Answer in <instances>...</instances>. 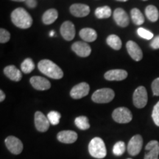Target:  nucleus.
Returning <instances> with one entry per match:
<instances>
[{
	"label": "nucleus",
	"instance_id": "f257e3e1",
	"mask_svg": "<svg viewBox=\"0 0 159 159\" xmlns=\"http://www.w3.org/2000/svg\"><path fill=\"white\" fill-rule=\"evenodd\" d=\"M11 21L13 25L21 29H28L33 25V18L22 7H18L12 12Z\"/></svg>",
	"mask_w": 159,
	"mask_h": 159
},
{
	"label": "nucleus",
	"instance_id": "f03ea898",
	"mask_svg": "<svg viewBox=\"0 0 159 159\" xmlns=\"http://www.w3.org/2000/svg\"><path fill=\"white\" fill-rule=\"evenodd\" d=\"M39 71L50 78L59 80L63 77V71L56 63L50 60H42L38 63Z\"/></svg>",
	"mask_w": 159,
	"mask_h": 159
},
{
	"label": "nucleus",
	"instance_id": "7ed1b4c3",
	"mask_svg": "<svg viewBox=\"0 0 159 159\" xmlns=\"http://www.w3.org/2000/svg\"><path fill=\"white\" fill-rule=\"evenodd\" d=\"M89 152L95 158H105L107 155V150L102 139L99 137H95L91 139L89 144Z\"/></svg>",
	"mask_w": 159,
	"mask_h": 159
},
{
	"label": "nucleus",
	"instance_id": "20e7f679",
	"mask_svg": "<svg viewBox=\"0 0 159 159\" xmlns=\"http://www.w3.org/2000/svg\"><path fill=\"white\" fill-rule=\"evenodd\" d=\"M114 90L108 88H103L95 91L91 97V99L96 103H108L114 99Z\"/></svg>",
	"mask_w": 159,
	"mask_h": 159
},
{
	"label": "nucleus",
	"instance_id": "39448f33",
	"mask_svg": "<svg viewBox=\"0 0 159 159\" xmlns=\"http://www.w3.org/2000/svg\"><path fill=\"white\" fill-rule=\"evenodd\" d=\"M148 100V91L144 86H139L133 95V102L137 108H143L146 106Z\"/></svg>",
	"mask_w": 159,
	"mask_h": 159
},
{
	"label": "nucleus",
	"instance_id": "423d86ee",
	"mask_svg": "<svg viewBox=\"0 0 159 159\" xmlns=\"http://www.w3.org/2000/svg\"><path fill=\"white\" fill-rule=\"evenodd\" d=\"M112 118L115 122L120 124H126L132 120L133 114L128 108L125 107L117 108L113 111Z\"/></svg>",
	"mask_w": 159,
	"mask_h": 159
},
{
	"label": "nucleus",
	"instance_id": "0eeeda50",
	"mask_svg": "<svg viewBox=\"0 0 159 159\" xmlns=\"http://www.w3.org/2000/svg\"><path fill=\"white\" fill-rule=\"evenodd\" d=\"M143 147V138L141 135H135L130 139L128 144V152L132 156H137Z\"/></svg>",
	"mask_w": 159,
	"mask_h": 159
},
{
	"label": "nucleus",
	"instance_id": "6e6552de",
	"mask_svg": "<svg viewBox=\"0 0 159 159\" xmlns=\"http://www.w3.org/2000/svg\"><path fill=\"white\" fill-rule=\"evenodd\" d=\"M5 145L10 152L13 154L19 155L23 150V144L21 141L16 137L10 136L7 137L5 141Z\"/></svg>",
	"mask_w": 159,
	"mask_h": 159
},
{
	"label": "nucleus",
	"instance_id": "1a4fd4ad",
	"mask_svg": "<svg viewBox=\"0 0 159 159\" xmlns=\"http://www.w3.org/2000/svg\"><path fill=\"white\" fill-rule=\"evenodd\" d=\"M90 91V86L87 83L83 82L75 85L70 91V96L75 99L83 98L89 94Z\"/></svg>",
	"mask_w": 159,
	"mask_h": 159
},
{
	"label": "nucleus",
	"instance_id": "9d476101",
	"mask_svg": "<svg viewBox=\"0 0 159 159\" xmlns=\"http://www.w3.org/2000/svg\"><path fill=\"white\" fill-rule=\"evenodd\" d=\"M49 122L47 116H44L41 111H36L35 114V126L39 132H46L49 128Z\"/></svg>",
	"mask_w": 159,
	"mask_h": 159
},
{
	"label": "nucleus",
	"instance_id": "9b49d317",
	"mask_svg": "<svg viewBox=\"0 0 159 159\" xmlns=\"http://www.w3.org/2000/svg\"><path fill=\"white\" fill-rule=\"evenodd\" d=\"M61 34L66 41H71L75 36V27L74 24L69 21H66L61 27Z\"/></svg>",
	"mask_w": 159,
	"mask_h": 159
},
{
	"label": "nucleus",
	"instance_id": "f8f14e48",
	"mask_svg": "<svg viewBox=\"0 0 159 159\" xmlns=\"http://www.w3.org/2000/svg\"><path fill=\"white\" fill-rule=\"evenodd\" d=\"M126 48L131 58L136 61H140L143 57V52L140 47L133 41H128L126 43Z\"/></svg>",
	"mask_w": 159,
	"mask_h": 159
},
{
	"label": "nucleus",
	"instance_id": "ddd939ff",
	"mask_svg": "<svg viewBox=\"0 0 159 159\" xmlns=\"http://www.w3.org/2000/svg\"><path fill=\"white\" fill-rule=\"evenodd\" d=\"M71 49L80 57H86L90 55L91 49L88 43L83 41H76L71 46Z\"/></svg>",
	"mask_w": 159,
	"mask_h": 159
},
{
	"label": "nucleus",
	"instance_id": "4468645a",
	"mask_svg": "<svg viewBox=\"0 0 159 159\" xmlns=\"http://www.w3.org/2000/svg\"><path fill=\"white\" fill-rule=\"evenodd\" d=\"M30 82L33 88L39 91L48 90L51 88L50 82L43 77L34 76L31 77Z\"/></svg>",
	"mask_w": 159,
	"mask_h": 159
},
{
	"label": "nucleus",
	"instance_id": "2eb2a0df",
	"mask_svg": "<svg viewBox=\"0 0 159 159\" xmlns=\"http://www.w3.org/2000/svg\"><path fill=\"white\" fill-rule=\"evenodd\" d=\"M147 152L144 155V159H158L159 142L156 140H152L145 147Z\"/></svg>",
	"mask_w": 159,
	"mask_h": 159
},
{
	"label": "nucleus",
	"instance_id": "dca6fc26",
	"mask_svg": "<svg viewBox=\"0 0 159 159\" xmlns=\"http://www.w3.org/2000/svg\"><path fill=\"white\" fill-rule=\"evenodd\" d=\"M70 13L71 15H73L75 17H85L88 16L90 13V7L89 6L85 4L76 3L73 4L72 5L70 6L69 8Z\"/></svg>",
	"mask_w": 159,
	"mask_h": 159
},
{
	"label": "nucleus",
	"instance_id": "f3484780",
	"mask_svg": "<svg viewBox=\"0 0 159 159\" xmlns=\"http://www.w3.org/2000/svg\"><path fill=\"white\" fill-rule=\"evenodd\" d=\"M114 19L116 25L121 27H126L130 23L128 15L122 8H116L114 12Z\"/></svg>",
	"mask_w": 159,
	"mask_h": 159
},
{
	"label": "nucleus",
	"instance_id": "a211bd4d",
	"mask_svg": "<svg viewBox=\"0 0 159 159\" xmlns=\"http://www.w3.org/2000/svg\"><path fill=\"white\" fill-rule=\"evenodd\" d=\"M128 72L124 69H111L105 73V79L109 81H121L128 77Z\"/></svg>",
	"mask_w": 159,
	"mask_h": 159
},
{
	"label": "nucleus",
	"instance_id": "6ab92c4d",
	"mask_svg": "<svg viewBox=\"0 0 159 159\" xmlns=\"http://www.w3.org/2000/svg\"><path fill=\"white\" fill-rule=\"evenodd\" d=\"M57 139L64 144H72L77 141V134L72 130H63L57 134Z\"/></svg>",
	"mask_w": 159,
	"mask_h": 159
},
{
	"label": "nucleus",
	"instance_id": "aec40b11",
	"mask_svg": "<svg viewBox=\"0 0 159 159\" xmlns=\"http://www.w3.org/2000/svg\"><path fill=\"white\" fill-rule=\"evenodd\" d=\"M4 73L10 80L16 81V82L21 80V79L22 78V74H21V71L13 65H10L6 66L4 69Z\"/></svg>",
	"mask_w": 159,
	"mask_h": 159
},
{
	"label": "nucleus",
	"instance_id": "412c9836",
	"mask_svg": "<svg viewBox=\"0 0 159 159\" xmlns=\"http://www.w3.org/2000/svg\"><path fill=\"white\" fill-rule=\"evenodd\" d=\"M80 36L85 42H93L97 38V33L94 29L83 28L80 31Z\"/></svg>",
	"mask_w": 159,
	"mask_h": 159
},
{
	"label": "nucleus",
	"instance_id": "4be33fe9",
	"mask_svg": "<svg viewBox=\"0 0 159 159\" xmlns=\"http://www.w3.org/2000/svg\"><path fill=\"white\" fill-rule=\"evenodd\" d=\"M57 17H58V12L56 9L51 8L47 10V11L44 12L42 16L43 23L47 25H52L56 21Z\"/></svg>",
	"mask_w": 159,
	"mask_h": 159
},
{
	"label": "nucleus",
	"instance_id": "5701e85b",
	"mask_svg": "<svg viewBox=\"0 0 159 159\" xmlns=\"http://www.w3.org/2000/svg\"><path fill=\"white\" fill-rule=\"evenodd\" d=\"M145 15L148 19L152 22L158 21L159 18V12L156 6L154 5H148V7L145 8Z\"/></svg>",
	"mask_w": 159,
	"mask_h": 159
},
{
	"label": "nucleus",
	"instance_id": "b1692460",
	"mask_svg": "<svg viewBox=\"0 0 159 159\" xmlns=\"http://www.w3.org/2000/svg\"><path fill=\"white\" fill-rule=\"evenodd\" d=\"M107 43L109 47H111V48L115 49V50H119L122 47V43L121 39H119V37L116 35H110L107 38Z\"/></svg>",
	"mask_w": 159,
	"mask_h": 159
},
{
	"label": "nucleus",
	"instance_id": "393cba45",
	"mask_svg": "<svg viewBox=\"0 0 159 159\" xmlns=\"http://www.w3.org/2000/svg\"><path fill=\"white\" fill-rule=\"evenodd\" d=\"M112 11L110 7L108 6H103V7H99L95 10V16L97 19H108L111 16Z\"/></svg>",
	"mask_w": 159,
	"mask_h": 159
},
{
	"label": "nucleus",
	"instance_id": "a878e982",
	"mask_svg": "<svg viewBox=\"0 0 159 159\" xmlns=\"http://www.w3.org/2000/svg\"><path fill=\"white\" fill-rule=\"evenodd\" d=\"M131 19L136 25H142L144 22V16L138 8H133L130 11Z\"/></svg>",
	"mask_w": 159,
	"mask_h": 159
},
{
	"label": "nucleus",
	"instance_id": "bb28decb",
	"mask_svg": "<svg viewBox=\"0 0 159 159\" xmlns=\"http://www.w3.org/2000/svg\"><path fill=\"white\" fill-rule=\"evenodd\" d=\"M75 124L76 126L80 130H88L90 128V124H89V119L85 116H77L75 119Z\"/></svg>",
	"mask_w": 159,
	"mask_h": 159
},
{
	"label": "nucleus",
	"instance_id": "cd10ccee",
	"mask_svg": "<svg viewBox=\"0 0 159 159\" xmlns=\"http://www.w3.org/2000/svg\"><path fill=\"white\" fill-rule=\"evenodd\" d=\"M35 69V63L33 61L30 57L26 58L25 61L21 63V69L23 73L25 74H29L34 70Z\"/></svg>",
	"mask_w": 159,
	"mask_h": 159
},
{
	"label": "nucleus",
	"instance_id": "c85d7f7f",
	"mask_svg": "<svg viewBox=\"0 0 159 159\" xmlns=\"http://www.w3.org/2000/svg\"><path fill=\"white\" fill-rule=\"evenodd\" d=\"M126 150V145L125 143L122 141H119L114 144V148H113V152L115 156H121L124 154V152Z\"/></svg>",
	"mask_w": 159,
	"mask_h": 159
},
{
	"label": "nucleus",
	"instance_id": "c756f323",
	"mask_svg": "<svg viewBox=\"0 0 159 159\" xmlns=\"http://www.w3.org/2000/svg\"><path fill=\"white\" fill-rule=\"evenodd\" d=\"M61 115L59 112L55 111H52L47 115V118H48L50 124L52 125H57L59 124L60 119H61Z\"/></svg>",
	"mask_w": 159,
	"mask_h": 159
},
{
	"label": "nucleus",
	"instance_id": "7c9ffc66",
	"mask_svg": "<svg viewBox=\"0 0 159 159\" xmlns=\"http://www.w3.org/2000/svg\"><path fill=\"white\" fill-rule=\"evenodd\" d=\"M137 33H138V35L139 36L144 39L150 40L153 38V33H151L150 31L148 30L142 28V27L139 28L138 30H137Z\"/></svg>",
	"mask_w": 159,
	"mask_h": 159
},
{
	"label": "nucleus",
	"instance_id": "2f4dec72",
	"mask_svg": "<svg viewBox=\"0 0 159 159\" xmlns=\"http://www.w3.org/2000/svg\"><path fill=\"white\" fill-rule=\"evenodd\" d=\"M10 39H11V34L5 29H0V42L1 43H5L8 42Z\"/></svg>",
	"mask_w": 159,
	"mask_h": 159
},
{
	"label": "nucleus",
	"instance_id": "473e14b6",
	"mask_svg": "<svg viewBox=\"0 0 159 159\" xmlns=\"http://www.w3.org/2000/svg\"><path fill=\"white\" fill-rule=\"evenodd\" d=\"M152 118L155 124L159 127V101L155 105L152 113Z\"/></svg>",
	"mask_w": 159,
	"mask_h": 159
},
{
	"label": "nucleus",
	"instance_id": "72a5a7b5",
	"mask_svg": "<svg viewBox=\"0 0 159 159\" xmlns=\"http://www.w3.org/2000/svg\"><path fill=\"white\" fill-rule=\"evenodd\" d=\"M152 90L154 96H159V77L155 79L152 83Z\"/></svg>",
	"mask_w": 159,
	"mask_h": 159
},
{
	"label": "nucleus",
	"instance_id": "f704fd0d",
	"mask_svg": "<svg viewBox=\"0 0 159 159\" xmlns=\"http://www.w3.org/2000/svg\"><path fill=\"white\" fill-rule=\"evenodd\" d=\"M150 47L154 49H159V35L155 37L150 43Z\"/></svg>",
	"mask_w": 159,
	"mask_h": 159
},
{
	"label": "nucleus",
	"instance_id": "c9c22d12",
	"mask_svg": "<svg viewBox=\"0 0 159 159\" xmlns=\"http://www.w3.org/2000/svg\"><path fill=\"white\" fill-rule=\"evenodd\" d=\"M25 4L30 8H35L37 6L36 0H26Z\"/></svg>",
	"mask_w": 159,
	"mask_h": 159
},
{
	"label": "nucleus",
	"instance_id": "e433bc0d",
	"mask_svg": "<svg viewBox=\"0 0 159 159\" xmlns=\"http://www.w3.org/2000/svg\"><path fill=\"white\" fill-rule=\"evenodd\" d=\"M5 99V94L2 90H0V102H3Z\"/></svg>",
	"mask_w": 159,
	"mask_h": 159
},
{
	"label": "nucleus",
	"instance_id": "4c0bfd02",
	"mask_svg": "<svg viewBox=\"0 0 159 159\" xmlns=\"http://www.w3.org/2000/svg\"><path fill=\"white\" fill-rule=\"evenodd\" d=\"M12 1H14V2H25L26 0H12Z\"/></svg>",
	"mask_w": 159,
	"mask_h": 159
},
{
	"label": "nucleus",
	"instance_id": "58836bf2",
	"mask_svg": "<svg viewBox=\"0 0 159 159\" xmlns=\"http://www.w3.org/2000/svg\"><path fill=\"white\" fill-rule=\"evenodd\" d=\"M118 2H128V0H116Z\"/></svg>",
	"mask_w": 159,
	"mask_h": 159
},
{
	"label": "nucleus",
	"instance_id": "ea45409f",
	"mask_svg": "<svg viewBox=\"0 0 159 159\" xmlns=\"http://www.w3.org/2000/svg\"><path fill=\"white\" fill-rule=\"evenodd\" d=\"M53 35H54V31H52L50 33V35H51V36H52Z\"/></svg>",
	"mask_w": 159,
	"mask_h": 159
},
{
	"label": "nucleus",
	"instance_id": "a19ab883",
	"mask_svg": "<svg viewBox=\"0 0 159 159\" xmlns=\"http://www.w3.org/2000/svg\"><path fill=\"white\" fill-rule=\"evenodd\" d=\"M142 1H148V0H142Z\"/></svg>",
	"mask_w": 159,
	"mask_h": 159
},
{
	"label": "nucleus",
	"instance_id": "79ce46f5",
	"mask_svg": "<svg viewBox=\"0 0 159 159\" xmlns=\"http://www.w3.org/2000/svg\"><path fill=\"white\" fill-rule=\"evenodd\" d=\"M128 159H131V158H128Z\"/></svg>",
	"mask_w": 159,
	"mask_h": 159
}]
</instances>
